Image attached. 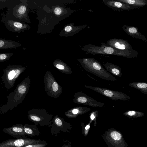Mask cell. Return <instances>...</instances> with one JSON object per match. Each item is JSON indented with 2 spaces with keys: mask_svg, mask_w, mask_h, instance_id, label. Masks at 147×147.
I'll use <instances>...</instances> for the list:
<instances>
[{
  "mask_svg": "<svg viewBox=\"0 0 147 147\" xmlns=\"http://www.w3.org/2000/svg\"><path fill=\"white\" fill-rule=\"evenodd\" d=\"M31 80L27 77L18 84L13 91L7 96L6 104L0 107V114L13 110L21 104L29 91Z\"/></svg>",
  "mask_w": 147,
  "mask_h": 147,
  "instance_id": "6da1fadb",
  "label": "cell"
},
{
  "mask_svg": "<svg viewBox=\"0 0 147 147\" xmlns=\"http://www.w3.org/2000/svg\"><path fill=\"white\" fill-rule=\"evenodd\" d=\"M83 49L88 53L94 55L96 54L109 55L131 58H137L138 56V52L136 50H118L107 45L105 43H102L100 46L89 44L85 46Z\"/></svg>",
  "mask_w": 147,
  "mask_h": 147,
  "instance_id": "7a4b0ae2",
  "label": "cell"
},
{
  "mask_svg": "<svg viewBox=\"0 0 147 147\" xmlns=\"http://www.w3.org/2000/svg\"><path fill=\"white\" fill-rule=\"evenodd\" d=\"M87 71L106 80L117 81V79L107 71L97 60L92 58H84L78 60Z\"/></svg>",
  "mask_w": 147,
  "mask_h": 147,
  "instance_id": "3957f363",
  "label": "cell"
},
{
  "mask_svg": "<svg viewBox=\"0 0 147 147\" xmlns=\"http://www.w3.org/2000/svg\"><path fill=\"white\" fill-rule=\"evenodd\" d=\"M26 68L20 65H10L3 70L2 80L5 87L9 89L13 87L17 79Z\"/></svg>",
  "mask_w": 147,
  "mask_h": 147,
  "instance_id": "277c9868",
  "label": "cell"
},
{
  "mask_svg": "<svg viewBox=\"0 0 147 147\" xmlns=\"http://www.w3.org/2000/svg\"><path fill=\"white\" fill-rule=\"evenodd\" d=\"M28 119L37 125L47 126L51 125L53 115L49 113L45 109L34 108L28 111L27 113Z\"/></svg>",
  "mask_w": 147,
  "mask_h": 147,
  "instance_id": "5b68a950",
  "label": "cell"
},
{
  "mask_svg": "<svg viewBox=\"0 0 147 147\" xmlns=\"http://www.w3.org/2000/svg\"><path fill=\"white\" fill-rule=\"evenodd\" d=\"M45 91L49 96L57 98L63 92L62 87L57 82L49 71H47L44 77Z\"/></svg>",
  "mask_w": 147,
  "mask_h": 147,
  "instance_id": "8992f818",
  "label": "cell"
},
{
  "mask_svg": "<svg viewBox=\"0 0 147 147\" xmlns=\"http://www.w3.org/2000/svg\"><path fill=\"white\" fill-rule=\"evenodd\" d=\"M85 87L95 91L102 95L114 100H129L130 97L125 93L120 91L112 90L106 88L85 85Z\"/></svg>",
  "mask_w": 147,
  "mask_h": 147,
  "instance_id": "52a82bcc",
  "label": "cell"
},
{
  "mask_svg": "<svg viewBox=\"0 0 147 147\" xmlns=\"http://www.w3.org/2000/svg\"><path fill=\"white\" fill-rule=\"evenodd\" d=\"M52 123L48 127L51 128V133L56 136L60 131L68 132L69 130L71 129L72 125L70 123L65 121L64 119L57 115L55 116L51 121Z\"/></svg>",
  "mask_w": 147,
  "mask_h": 147,
  "instance_id": "ba28073f",
  "label": "cell"
},
{
  "mask_svg": "<svg viewBox=\"0 0 147 147\" xmlns=\"http://www.w3.org/2000/svg\"><path fill=\"white\" fill-rule=\"evenodd\" d=\"M72 101L75 103L93 107H102L106 104L94 99L82 91L76 92Z\"/></svg>",
  "mask_w": 147,
  "mask_h": 147,
  "instance_id": "9c48e42d",
  "label": "cell"
},
{
  "mask_svg": "<svg viewBox=\"0 0 147 147\" xmlns=\"http://www.w3.org/2000/svg\"><path fill=\"white\" fill-rule=\"evenodd\" d=\"M43 140L31 139L27 137L20 138L9 139L0 143V146L24 147L29 144L39 143Z\"/></svg>",
  "mask_w": 147,
  "mask_h": 147,
  "instance_id": "30bf717a",
  "label": "cell"
},
{
  "mask_svg": "<svg viewBox=\"0 0 147 147\" xmlns=\"http://www.w3.org/2000/svg\"><path fill=\"white\" fill-rule=\"evenodd\" d=\"M106 45L116 50L122 51H130L133 50L127 40L123 39L112 38L107 41Z\"/></svg>",
  "mask_w": 147,
  "mask_h": 147,
  "instance_id": "8fae6325",
  "label": "cell"
},
{
  "mask_svg": "<svg viewBox=\"0 0 147 147\" xmlns=\"http://www.w3.org/2000/svg\"><path fill=\"white\" fill-rule=\"evenodd\" d=\"M3 131L16 138H20L26 137L22 124H16L9 127L3 128Z\"/></svg>",
  "mask_w": 147,
  "mask_h": 147,
  "instance_id": "7c38bea8",
  "label": "cell"
},
{
  "mask_svg": "<svg viewBox=\"0 0 147 147\" xmlns=\"http://www.w3.org/2000/svg\"><path fill=\"white\" fill-rule=\"evenodd\" d=\"M103 3L108 8L119 11L133 10L138 7L114 0H103Z\"/></svg>",
  "mask_w": 147,
  "mask_h": 147,
  "instance_id": "4fadbf2b",
  "label": "cell"
},
{
  "mask_svg": "<svg viewBox=\"0 0 147 147\" xmlns=\"http://www.w3.org/2000/svg\"><path fill=\"white\" fill-rule=\"evenodd\" d=\"M5 26L9 30L15 32L20 33L27 29L28 25L21 22L7 19L5 22Z\"/></svg>",
  "mask_w": 147,
  "mask_h": 147,
  "instance_id": "5bb4252c",
  "label": "cell"
},
{
  "mask_svg": "<svg viewBox=\"0 0 147 147\" xmlns=\"http://www.w3.org/2000/svg\"><path fill=\"white\" fill-rule=\"evenodd\" d=\"M125 32L131 37L141 40L147 42V39L145 36L139 31L136 27L131 26L124 25L122 27Z\"/></svg>",
  "mask_w": 147,
  "mask_h": 147,
  "instance_id": "9a60e30c",
  "label": "cell"
},
{
  "mask_svg": "<svg viewBox=\"0 0 147 147\" xmlns=\"http://www.w3.org/2000/svg\"><path fill=\"white\" fill-rule=\"evenodd\" d=\"M90 109L84 107L78 106L69 109L65 113V115L67 118H76L78 115L88 112Z\"/></svg>",
  "mask_w": 147,
  "mask_h": 147,
  "instance_id": "2e32d148",
  "label": "cell"
},
{
  "mask_svg": "<svg viewBox=\"0 0 147 147\" xmlns=\"http://www.w3.org/2000/svg\"><path fill=\"white\" fill-rule=\"evenodd\" d=\"M103 65L108 72L117 77L121 78L122 76L123 73L121 69L118 66L109 62L103 64Z\"/></svg>",
  "mask_w": 147,
  "mask_h": 147,
  "instance_id": "e0dca14e",
  "label": "cell"
},
{
  "mask_svg": "<svg viewBox=\"0 0 147 147\" xmlns=\"http://www.w3.org/2000/svg\"><path fill=\"white\" fill-rule=\"evenodd\" d=\"M53 64L56 68L63 73L70 74L72 73L71 68L61 60L58 59L54 61Z\"/></svg>",
  "mask_w": 147,
  "mask_h": 147,
  "instance_id": "ac0fdd59",
  "label": "cell"
},
{
  "mask_svg": "<svg viewBox=\"0 0 147 147\" xmlns=\"http://www.w3.org/2000/svg\"><path fill=\"white\" fill-rule=\"evenodd\" d=\"M24 131L30 137H32L38 136L40 134V131L35 125L25 124L24 125Z\"/></svg>",
  "mask_w": 147,
  "mask_h": 147,
  "instance_id": "d6986e66",
  "label": "cell"
},
{
  "mask_svg": "<svg viewBox=\"0 0 147 147\" xmlns=\"http://www.w3.org/2000/svg\"><path fill=\"white\" fill-rule=\"evenodd\" d=\"M21 44L10 40L0 38V49H12L19 47Z\"/></svg>",
  "mask_w": 147,
  "mask_h": 147,
  "instance_id": "ffe728a7",
  "label": "cell"
},
{
  "mask_svg": "<svg viewBox=\"0 0 147 147\" xmlns=\"http://www.w3.org/2000/svg\"><path fill=\"white\" fill-rule=\"evenodd\" d=\"M130 5L139 8L142 7L147 5V0H116Z\"/></svg>",
  "mask_w": 147,
  "mask_h": 147,
  "instance_id": "44dd1931",
  "label": "cell"
},
{
  "mask_svg": "<svg viewBox=\"0 0 147 147\" xmlns=\"http://www.w3.org/2000/svg\"><path fill=\"white\" fill-rule=\"evenodd\" d=\"M132 87L140 90L142 94H147V83L140 82H134L128 84Z\"/></svg>",
  "mask_w": 147,
  "mask_h": 147,
  "instance_id": "7402d4cb",
  "label": "cell"
},
{
  "mask_svg": "<svg viewBox=\"0 0 147 147\" xmlns=\"http://www.w3.org/2000/svg\"><path fill=\"white\" fill-rule=\"evenodd\" d=\"M27 8L24 4H21L17 7L15 15L17 18L21 19L24 18L26 14Z\"/></svg>",
  "mask_w": 147,
  "mask_h": 147,
  "instance_id": "603a6c76",
  "label": "cell"
},
{
  "mask_svg": "<svg viewBox=\"0 0 147 147\" xmlns=\"http://www.w3.org/2000/svg\"><path fill=\"white\" fill-rule=\"evenodd\" d=\"M125 115L130 117H140L144 115V113L138 111L134 110H129L123 113Z\"/></svg>",
  "mask_w": 147,
  "mask_h": 147,
  "instance_id": "cb8c5ba5",
  "label": "cell"
},
{
  "mask_svg": "<svg viewBox=\"0 0 147 147\" xmlns=\"http://www.w3.org/2000/svg\"><path fill=\"white\" fill-rule=\"evenodd\" d=\"M13 55V53H0V62H3L8 60Z\"/></svg>",
  "mask_w": 147,
  "mask_h": 147,
  "instance_id": "d4e9b609",
  "label": "cell"
},
{
  "mask_svg": "<svg viewBox=\"0 0 147 147\" xmlns=\"http://www.w3.org/2000/svg\"><path fill=\"white\" fill-rule=\"evenodd\" d=\"M48 144L47 142L43 140L42 142L39 143L28 145L24 147H46Z\"/></svg>",
  "mask_w": 147,
  "mask_h": 147,
  "instance_id": "484cf974",
  "label": "cell"
},
{
  "mask_svg": "<svg viewBox=\"0 0 147 147\" xmlns=\"http://www.w3.org/2000/svg\"><path fill=\"white\" fill-rule=\"evenodd\" d=\"M111 136L113 139L117 140H120L122 136L119 133L116 131H113L111 134Z\"/></svg>",
  "mask_w": 147,
  "mask_h": 147,
  "instance_id": "4316f807",
  "label": "cell"
},
{
  "mask_svg": "<svg viewBox=\"0 0 147 147\" xmlns=\"http://www.w3.org/2000/svg\"><path fill=\"white\" fill-rule=\"evenodd\" d=\"M54 13L57 15H59L62 13V10L59 7H56L54 9Z\"/></svg>",
  "mask_w": 147,
  "mask_h": 147,
  "instance_id": "83f0119b",
  "label": "cell"
},
{
  "mask_svg": "<svg viewBox=\"0 0 147 147\" xmlns=\"http://www.w3.org/2000/svg\"><path fill=\"white\" fill-rule=\"evenodd\" d=\"M72 27L70 26H67L64 28L65 31L66 32H70L72 30Z\"/></svg>",
  "mask_w": 147,
  "mask_h": 147,
  "instance_id": "f1b7e54d",
  "label": "cell"
},
{
  "mask_svg": "<svg viewBox=\"0 0 147 147\" xmlns=\"http://www.w3.org/2000/svg\"><path fill=\"white\" fill-rule=\"evenodd\" d=\"M62 147H73L71 145L69 144H63Z\"/></svg>",
  "mask_w": 147,
  "mask_h": 147,
  "instance_id": "f546056e",
  "label": "cell"
},
{
  "mask_svg": "<svg viewBox=\"0 0 147 147\" xmlns=\"http://www.w3.org/2000/svg\"><path fill=\"white\" fill-rule=\"evenodd\" d=\"M90 127V126L89 125H87L85 128L86 130H87Z\"/></svg>",
  "mask_w": 147,
  "mask_h": 147,
  "instance_id": "4dcf8cb0",
  "label": "cell"
},
{
  "mask_svg": "<svg viewBox=\"0 0 147 147\" xmlns=\"http://www.w3.org/2000/svg\"><path fill=\"white\" fill-rule=\"evenodd\" d=\"M0 147H11L10 146H0Z\"/></svg>",
  "mask_w": 147,
  "mask_h": 147,
  "instance_id": "1f68e13d",
  "label": "cell"
},
{
  "mask_svg": "<svg viewBox=\"0 0 147 147\" xmlns=\"http://www.w3.org/2000/svg\"><path fill=\"white\" fill-rule=\"evenodd\" d=\"M56 147H58V146H56Z\"/></svg>",
  "mask_w": 147,
  "mask_h": 147,
  "instance_id": "d6a6232c",
  "label": "cell"
}]
</instances>
